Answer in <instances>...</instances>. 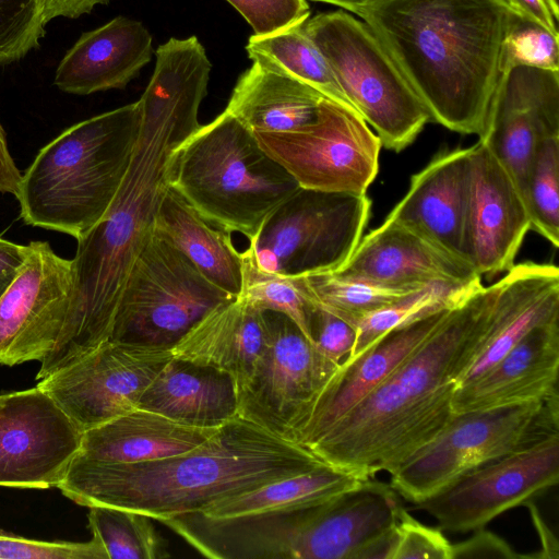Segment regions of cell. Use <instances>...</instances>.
Wrapping results in <instances>:
<instances>
[{"label":"cell","instance_id":"cell-1","mask_svg":"<svg viewBox=\"0 0 559 559\" xmlns=\"http://www.w3.org/2000/svg\"><path fill=\"white\" fill-rule=\"evenodd\" d=\"M211 63L182 47L156 51L139 99L141 129L126 176L106 213L78 241L68 316L40 370L51 373L109 340L129 272L154 228L174 150L195 129Z\"/></svg>","mask_w":559,"mask_h":559},{"label":"cell","instance_id":"cell-2","mask_svg":"<svg viewBox=\"0 0 559 559\" xmlns=\"http://www.w3.org/2000/svg\"><path fill=\"white\" fill-rule=\"evenodd\" d=\"M502 278L473 287L374 390L308 449L329 465L369 479L391 474L454 418L460 378L488 333Z\"/></svg>","mask_w":559,"mask_h":559},{"label":"cell","instance_id":"cell-3","mask_svg":"<svg viewBox=\"0 0 559 559\" xmlns=\"http://www.w3.org/2000/svg\"><path fill=\"white\" fill-rule=\"evenodd\" d=\"M324 464L308 448L237 416L193 450L138 463L75 456L57 487L78 504L163 521Z\"/></svg>","mask_w":559,"mask_h":559},{"label":"cell","instance_id":"cell-4","mask_svg":"<svg viewBox=\"0 0 559 559\" xmlns=\"http://www.w3.org/2000/svg\"><path fill=\"white\" fill-rule=\"evenodd\" d=\"M516 11L507 0H380L355 12L447 129L479 135Z\"/></svg>","mask_w":559,"mask_h":559},{"label":"cell","instance_id":"cell-5","mask_svg":"<svg viewBox=\"0 0 559 559\" xmlns=\"http://www.w3.org/2000/svg\"><path fill=\"white\" fill-rule=\"evenodd\" d=\"M140 129L138 100L80 121L46 144L15 195L23 222L81 239L111 204Z\"/></svg>","mask_w":559,"mask_h":559},{"label":"cell","instance_id":"cell-6","mask_svg":"<svg viewBox=\"0 0 559 559\" xmlns=\"http://www.w3.org/2000/svg\"><path fill=\"white\" fill-rule=\"evenodd\" d=\"M168 186L214 226L251 240L300 186L228 111L200 124L171 153Z\"/></svg>","mask_w":559,"mask_h":559},{"label":"cell","instance_id":"cell-7","mask_svg":"<svg viewBox=\"0 0 559 559\" xmlns=\"http://www.w3.org/2000/svg\"><path fill=\"white\" fill-rule=\"evenodd\" d=\"M302 27L382 146L401 152L412 144L430 115L370 27L345 10L320 13Z\"/></svg>","mask_w":559,"mask_h":559},{"label":"cell","instance_id":"cell-8","mask_svg":"<svg viewBox=\"0 0 559 559\" xmlns=\"http://www.w3.org/2000/svg\"><path fill=\"white\" fill-rule=\"evenodd\" d=\"M559 433L558 391L523 404L455 414L431 442L390 475V486L419 503L463 474Z\"/></svg>","mask_w":559,"mask_h":559},{"label":"cell","instance_id":"cell-9","mask_svg":"<svg viewBox=\"0 0 559 559\" xmlns=\"http://www.w3.org/2000/svg\"><path fill=\"white\" fill-rule=\"evenodd\" d=\"M235 298L153 228L124 283L109 340L173 348L203 317Z\"/></svg>","mask_w":559,"mask_h":559},{"label":"cell","instance_id":"cell-10","mask_svg":"<svg viewBox=\"0 0 559 559\" xmlns=\"http://www.w3.org/2000/svg\"><path fill=\"white\" fill-rule=\"evenodd\" d=\"M367 194L299 188L263 223L247 250L262 271L297 277L335 271L369 221Z\"/></svg>","mask_w":559,"mask_h":559},{"label":"cell","instance_id":"cell-11","mask_svg":"<svg viewBox=\"0 0 559 559\" xmlns=\"http://www.w3.org/2000/svg\"><path fill=\"white\" fill-rule=\"evenodd\" d=\"M253 135L305 189L367 194L378 175L382 146L378 135L356 110L325 97L312 122Z\"/></svg>","mask_w":559,"mask_h":559},{"label":"cell","instance_id":"cell-12","mask_svg":"<svg viewBox=\"0 0 559 559\" xmlns=\"http://www.w3.org/2000/svg\"><path fill=\"white\" fill-rule=\"evenodd\" d=\"M263 312L267 338L250 378L238 388V416L296 443L338 367L328 362L288 317Z\"/></svg>","mask_w":559,"mask_h":559},{"label":"cell","instance_id":"cell-13","mask_svg":"<svg viewBox=\"0 0 559 559\" xmlns=\"http://www.w3.org/2000/svg\"><path fill=\"white\" fill-rule=\"evenodd\" d=\"M173 357L171 348L108 340L38 380L37 386L84 432L136 409Z\"/></svg>","mask_w":559,"mask_h":559},{"label":"cell","instance_id":"cell-14","mask_svg":"<svg viewBox=\"0 0 559 559\" xmlns=\"http://www.w3.org/2000/svg\"><path fill=\"white\" fill-rule=\"evenodd\" d=\"M559 479V433L489 461L416 503L438 527L468 532L539 496Z\"/></svg>","mask_w":559,"mask_h":559},{"label":"cell","instance_id":"cell-15","mask_svg":"<svg viewBox=\"0 0 559 559\" xmlns=\"http://www.w3.org/2000/svg\"><path fill=\"white\" fill-rule=\"evenodd\" d=\"M15 277L0 296V364L39 362L64 325L73 294V264L47 241H31Z\"/></svg>","mask_w":559,"mask_h":559},{"label":"cell","instance_id":"cell-16","mask_svg":"<svg viewBox=\"0 0 559 559\" xmlns=\"http://www.w3.org/2000/svg\"><path fill=\"white\" fill-rule=\"evenodd\" d=\"M82 432L37 385L0 405V486L58 485L76 456Z\"/></svg>","mask_w":559,"mask_h":559},{"label":"cell","instance_id":"cell-17","mask_svg":"<svg viewBox=\"0 0 559 559\" xmlns=\"http://www.w3.org/2000/svg\"><path fill=\"white\" fill-rule=\"evenodd\" d=\"M559 135V71L514 64L501 71L478 140L511 175L524 199L539 141Z\"/></svg>","mask_w":559,"mask_h":559},{"label":"cell","instance_id":"cell-18","mask_svg":"<svg viewBox=\"0 0 559 559\" xmlns=\"http://www.w3.org/2000/svg\"><path fill=\"white\" fill-rule=\"evenodd\" d=\"M471 159L468 258L480 277H493L515 264L531 221L511 175L479 140L471 146Z\"/></svg>","mask_w":559,"mask_h":559},{"label":"cell","instance_id":"cell-19","mask_svg":"<svg viewBox=\"0 0 559 559\" xmlns=\"http://www.w3.org/2000/svg\"><path fill=\"white\" fill-rule=\"evenodd\" d=\"M471 176V146L436 155L412 176L407 192L385 219L413 230L471 265L467 239Z\"/></svg>","mask_w":559,"mask_h":559},{"label":"cell","instance_id":"cell-20","mask_svg":"<svg viewBox=\"0 0 559 559\" xmlns=\"http://www.w3.org/2000/svg\"><path fill=\"white\" fill-rule=\"evenodd\" d=\"M335 272L383 287L415 290L436 283L467 286L481 281L472 265L443 252L413 230L384 221L361 237Z\"/></svg>","mask_w":559,"mask_h":559},{"label":"cell","instance_id":"cell-21","mask_svg":"<svg viewBox=\"0 0 559 559\" xmlns=\"http://www.w3.org/2000/svg\"><path fill=\"white\" fill-rule=\"evenodd\" d=\"M450 308L396 326L356 359L342 361L318 395L296 443L306 448L314 443L405 360L439 325Z\"/></svg>","mask_w":559,"mask_h":559},{"label":"cell","instance_id":"cell-22","mask_svg":"<svg viewBox=\"0 0 559 559\" xmlns=\"http://www.w3.org/2000/svg\"><path fill=\"white\" fill-rule=\"evenodd\" d=\"M559 319L532 329L481 376L457 388L455 414L543 400L558 391Z\"/></svg>","mask_w":559,"mask_h":559},{"label":"cell","instance_id":"cell-23","mask_svg":"<svg viewBox=\"0 0 559 559\" xmlns=\"http://www.w3.org/2000/svg\"><path fill=\"white\" fill-rule=\"evenodd\" d=\"M152 55L147 28L139 21L117 16L81 35L58 64L53 84L74 95L122 88Z\"/></svg>","mask_w":559,"mask_h":559},{"label":"cell","instance_id":"cell-24","mask_svg":"<svg viewBox=\"0 0 559 559\" xmlns=\"http://www.w3.org/2000/svg\"><path fill=\"white\" fill-rule=\"evenodd\" d=\"M138 408L192 427L219 428L238 416V388L223 370L173 357L145 389Z\"/></svg>","mask_w":559,"mask_h":559},{"label":"cell","instance_id":"cell-25","mask_svg":"<svg viewBox=\"0 0 559 559\" xmlns=\"http://www.w3.org/2000/svg\"><path fill=\"white\" fill-rule=\"evenodd\" d=\"M267 338L264 312L237 297L203 317L173 348V356L229 373L241 386Z\"/></svg>","mask_w":559,"mask_h":559},{"label":"cell","instance_id":"cell-26","mask_svg":"<svg viewBox=\"0 0 559 559\" xmlns=\"http://www.w3.org/2000/svg\"><path fill=\"white\" fill-rule=\"evenodd\" d=\"M217 429L183 425L136 408L82 432L76 455L111 463L158 460L195 449Z\"/></svg>","mask_w":559,"mask_h":559},{"label":"cell","instance_id":"cell-27","mask_svg":"<svg viewBox=\"0 0 559 559\" xmlns=\"http://www.w3.org/2000/svg\"><path fill=\"white\" fill-rule=\"evenodd\" d=\"M154 228L206 280L230 296L238 297L242 261L230 233L214 227L170 186L166 187L159 201Z\"/></svg>","mask_w":559,"mask_h":559},{"label":"cell","instance_id":"cell-28","mask_svg":"<svg viewBox=\"0 0 559 559\" xmlns=\"http://www.w3.org/2000/svg\"><path fill=\"white\" fill-rule=\"evenodd\" d=\"M323 98L309 85L253 62L225 110L252 132H282L312 122Z\"/></svg>","mask_w":559,"mask_h":559},{"label":"cell","instance_id":"cell-29","mask_svg":"<svg viewBox=\"0 0 559 559\" xmlns=\"http://www.w3.org/2000/svg\"><path fill=\"white\" fill-rule=\"evenodd\" d=\"M365 480L354 473L324 464L221 500L201 513L207 518L225 519L296 509L326 501L360 486Z\"/></svg>","mask_w":559,"mask_h":559},{"label":"cell","instance_id":"cell-30","mask_svg":"<svg viewBox=\"0 0 559 559\" xmlns=\"http://www.w3.org/2000/svg\"><path fill=\"white\" fill-rule=\"evenodd\" d=\"M246 50L253 62L286 74L317 90L324 97L354 109L302 24L265 35L254 34L249 38Z\"/></svg>","mask_w":559,"mask_h":559},{"label":"cell","instance_id":"cell-31","mask_svg":"<svg viewBox=\"0 0 559 559\" xmlns=\"http://www.w3.org/2000/svg\"><path fill=\"white\" fill-rule=\"evenodd\" d=\"M297 277L304 293L317 307L355 328L367 314L418 290L383 287L335 271Z\"/></svg>","mask_w":559,"mask_h":559},{"label":"cell","instance_id":"cell-32","mask_svg":"<svg viewBox=\"0 0 559 559\" xmlns=\"http://www.w3.org/2000/svg\"><path fill=\"white\" fill-rule=\"evenodd\" d=\"M88 527L107 559H164L170 555L166 540L151 518L119 508L88 507Z\"/></svg>","mask_w":559,"mask_h":559},{"label":"cell","instance_id":"cell-33","mask_svg":"<svg viewBox=\"0 0 559 559\" xmlns=\"http://www.w3.org/2000/svg\"><path fill=\"white\" fill-rule=\"evenodd\" d=\"M480 283L467 286L431 284L367 314L357 324L354 347L343 361L356 359L390 330L454 305Z\"/></svg>","mask_w":559,"mask_h":559},{"label":"cell","instance_id":"cell-34","mask_svg":"<svg viewBox=\"0 0 559 559\" xmlns=\"http://www.w3.org/2000/svg\"><path fill=\"white\" fill-rule=\"evenodd\" d=\"M241 261L242 283L238 297L259 310L285 314L314 345L312 321L317 306L304 293L298 277L262 271L247 249L241 252Z\"/></svg>","mask_w":559,"mask_h":559},{"label":"cell","instance_id":"cell-35","mask_svg":"<svg viewBox=\"0 0 559 559\" xmlns=\"http://www.w3.org/2000/svg\"><path fill=\"white\" fill-rule=\"evenodd\" d=\"M531 228L559 246V135L538 142L524 190Z\"/></svg>","mask_w":559,"mask_h":559},{"label":"cell","instance_id":"cell-36","mask_svg":"<svg viewBox=\"0 0 559 559\" xmlns=\"http://www.w3.org/2000/svg\"><path fill=\"white\" fill-rule=\"evenodd\" d=\"M46 24L41 0H0V66L36 48Z\"/></svg>","mask_w":559,"mask_h":559},{"label":"cell","instance_id":"cell-37","mask_svg":"<svg viewBox=\"0 0 559 559\" xmlns=\"http://www.w3.org/2000/svg\"><path fill=\"white\" fill-rule=\"evenodd\" d=\"M514 64L559 71L558 36L519 12L503 41L501 71Z\"/></svg>","mask_w":559,"mask_h":559},{"label":"cell","instance_id":"cell-38","mask_svg":"<svg viewBox=\"0 0 559 559\" xmlns=\"http://www.w3.org/2000/svg\"><path fill=\"white\" fill-rule=\"evenodd\" d=\"M388 559H453V544L439 527H430L405 508L394 523Z\"/></svg>","mask_w":559,"mask_h":559},{"label":"cell","instance_id":"cell-39","mask_svg":"<svg viewBox=\"0 0 559 559\" xmlns=\"http://www.w3.org/2000/svg\"><path fill=\"white\" fill-rule=\"evenodd\" d=\"M0 559H107L102 544L88 542H47L0 532Z\"/></svg>","mask_w":559,"mask_h":559},{"label":"cell","instance_id":"cell-40","mask_svg":"<svg viewBox=\"0 0 559 559\" xmlns=\"http://www.w3.org/2000/svg\"><path fill=\"white\" fill-rule=\"evenodd\" d=\"M250 24L255 35H265L306 22V0H226Z\"/></svg>","mask_w":559,"mask_h":559},{"label":"cell","instance_id":"cell-41","mask_svg":"<svg viewBox=\"0 0 559 559\" xmlns=\"http://www.w3.org/2000/svg\"><path fill=\"white\" fill-rule=\"evenodd\" d=\"M312 334L318 353L331 365L338 367L349 355L356 341V328L335 314L317 307Z\"/></svg>","mask_w":559,"mask_h":559},{"label":"cell","instance_id":"cell-42","mask_svg":"<svg viewBox=\"0 0 559 559\" xmlns=\"http://www.w3.org/2000/svg\"><path fill=\"white\" fill-rule=\"evenodd\" d=\"M476 558L518 559L527 555L516 554L503 538L480 527L468 539L453 544V559Z\"/></svg>","mask_w":559,"mask_h":559},{"label":"cell","instance_id":"cell-43","mask_svg":"<svg viewBox=\"0 0 559 559\" xmlns=\"http://www.w3.org/2000/svg\"><path fill=\"white\" fill-rule=\"evenodd\" d=\"M28 246L0 237V296L15 277L27 254Z\"/></svg>","mask_w":559,"mask_h":559},{"label":"cell","instance_id":"cell-44","mask_svg":"<svg viewBox=\"0 0 559 559\" xmlns=\"http://www.w3.org/2000/svg\"><path fill=\"white\" fill-rule=\"evenodd\" d=\"M109 0H41L45 22L56 17L75 19L91 12L98 4Z\"/></svg>","mask_w":559,"mask_h":559},{"label":"cell","instance_id":"cell-45","mask_svg":"<svg viewBox=\"0 0 559 559\" xmlns=\"http://www.w3.org/2000/svg\"><path fill=\"white\" fill-rule=\"evenodd\" d=\"M540 542V551L527 555L528 559H558L559 545L556 535L548 527L533 500L525 503Z\"/></svg>","mask_w":559,"mask_h":559},{"label":"cell","instance_id":"cell-46","mask_svg":"<svg viewBox=\"0 0 559 559\" xmlns=\"http://www.w3.org/2000/svg\"><path fill=\"white\" fill-rule=\"evenodd\" d=\"M521 15L536 22L554 35H559L557 20L545 0H507Z\"/></svg>","mask_w":559,"mask_h":559},{"label":"cell","instance_id":"cell-47","mask_svg":"<svg viewBox=\"0 0 559 559\" xmlns=\"http://www.w3.org/2000/svg\"><path fill=\"white\" fill-rule=\"evenodd\" d=\"M22 174L12 158L5 132L0 123V192L17 194Z\"/></svg>","mask_w":559,"mask_h":559},{"label":"cell","instance_id":"cell-48","mask_svg":"<svg viewBox=\"0 0 559 559\" xmlns=\"http://www.w3.org/2000/svg\"><path fill=\"white\" fill-rule=\"evenodd\" d=\"M319 2H325L333 5H336L338 8H342L345 11H349L355 13L356 11L368 7L372 3H376L380 0H313Z\"/></svg>","mask_w":559,"mask_h":559},{"label":"cell","instance_id":"cell-49","mask_svg":"<svg viewBox=\"0 0 559 559\" xmlns=\"http://www.w3.org/2000/svg\"><path fill=\"white\" fill-rule=\"evenodd\" d=\"M547 5L549 7L554 17L558 21L559 16V4L558 0H545Z\"/></svg>","mask_w":559,"mask_h":559},{"label":"cell","instance_id":"cell-50","mask_svg":"<svg viewBox=\"0 0 559 559\" xmlns=\"http://www.w3.org/2000/svg\"><path fill=\"white\" fill-rule=\"evenodd\" d=\"M9 393L0 394V405L8 399Z\"/></svg>","mask_w":559,"mask_h":559}]
</instances>
